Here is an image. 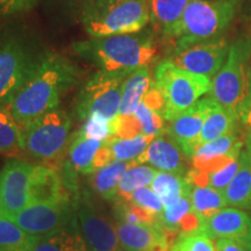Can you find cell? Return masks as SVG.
Segmentation results:
<instances>
[{
	"label": "cell",
	"mask_w": 251,
	"mask_h": 251,
	"mask_svg": "<svg viewBox=\"0 0 251 251\" xmlns=\"http://www.w3.org/2000/svg\"><path fill=\"white\" fill-rule=\"evenodd\" d=\"M78 79V70L65 56L47 52L36 58L23 86L7 106L20 126L57 108L61 97Z\"/></svg>",
	"instance_id": "6da1fadb"
},
{
	"label": "cell",
	"mask_w": 251,
	"mask_h": 251,
	"mask_svg": "<svg viewBox=\"0 0 251 251\" xmlns=\"http://www.w3.org/2000/svg\"><path fill=\"white\" fill-rule=\"evenodd\" d=\"M72 50L99 70L109 72H133L148 67L156 56L152 39L141 31L78 41L72 45Z\"/></svg>",
	"instance_id": "7a4b0ae2"
},
{
	"label": "cell",
	"mask_w": 251,
	"mask_h": 251,
	"mask_svg": "<svg viewBox=\"0 0 251 251\" xmlns=\"http://www.w3.org/2000/svg\"><path fill=\"white\" fill-rule=\"evenodd\" d=\"M20 127L23 153L57 170L70 143V117L57 107Z\"/></svg>",
	"instance_id": "3957f363"
},
{
	"label": "cell",
	"mask_w": 251,
	"mask_h": 251,
	"mask_svg": "<svg viewBox=\"0 0 251 251\" xmlns=\"http://www.w3.org/2000/svg\"><path fill=\"white\" fill-rule=\"evenodd\" d=\"M251 42L238 41L230 46L224 67L211 80L208 97L240 120L243 102L251 93Z\"/></svg>",
	"instance_id": "277c9868"
},
{
	"label": "cell",
	"mask_w": 251,
	"mask_h": 251,
	"mask_svg": "<svg viewBox=\"0 0 251 251\" xmlns=\"http://www.w3.org/2000/svg\"><path fill=\"white\" fill-rule=\"evenodd\" d=\"M235 0H191L174 33L176 48L218 39L233 20Z\"/></svg>",
	"instance_id": "5b68a950"
},
{
	"label": "cell",
	"mask_w": 251,
	"mask_h": 251,
	"mask_svg": "<svg viewBox=\"0 0 251 251\" xmlns=\"http://www.w3.org/2000/svg\"><path fill=\"white\" fill-rule=\"evenodd\" d=\"M149 0H121L83 12L81 23L92 37L140 33L150 23Z\"/></svg>",
	"instance_id": "8992f818"
},
{
	"label": "cell",
	"mask_w": 251,
	"mask_h": 251,
	"mask_svg": "<svg viewBox=\"0 0 251 251\" xmlns=\"http://www.w3.org/2000/svg\"><path fill=\"white\" fill-rule=\"evenodd\" d=\"M155 85L164 97V120L169 121L209 92L211 78L183 70L165 59L156 68Z\"/></svg>",
	"instance_id": "52a82bcc"
},
{
	"label": "cell",
	"mask_w": 251,
	"mask_h": 251,
	"mask_svg": "<svg viewBox=\"0 0 251 251\" xmlns=\"http://www.w3.org/2000/svg\"><path fill=\"white\" fill-rule=\"evenodd\" d=\"M130 72L99 70L78 94L76 112L83 120L99 117L113 121L118 118L122 98V85Z\"/></svg>",
	"instance_id": "ba28073f"
},
{
	"label": "cell",
	"mask_w": 251,
	"mask_h": 251,
	"mask_svg": "<svg viewBox=\"0 0 251 251\" xmlns=\"http://www.w3.org/2000/svg\"><path fill=\"white\" fill-rule=\"evenodd\" d=\"M76 203L31 202L12 220L31 236H46L77 227Z\"/></svg>",
	"instance_id": "9c48e42d"
},
{
	"label": "cell",
	"mask_w": 251,
	"mask_h": 251,
	"mask_svg": "<svg viewBox=\"0 0 251 251\" xmlns=\"http://www.w3.org/2000/svg\"><path fill=\"white\" fill-rule=\"evenodd\" d=\"M36 58L18 37L0 41V103H7L23 86Z\"/></svg>",
	"instance_id": "30bf717a"
},
{
	"label": "cell",
	"mask_w": 251,
	"mask_h": 251,
	"mask_svg": "<svg viewBox=\"0 0 251 251\" xmlns=\"http://www.w3.org/2000/svg\"><path fill=\"white\" fill-rule=\"evenodd\" d=\"M34 165L9 158L0 171V216L13 220L30 203L29 186Z\"/></svg>",
	"instance_id": "8fae6325"
},
{
	"label": "cell",
	"mask_w": 251,
	"mask_h": 251,
	"mask_svg": "<svg viewBox=\"0 0 251 251\" xmlns=\"http://www.w3.org/2000/svg\"><path fill=\"white\" fill-rule=\"evenodd\" d=\"M228 52L229 46L226 40L218 37L183 48H176V51L169 59L183 70L206 77H214L224 67Z\"/></svg>",
	"instance_id": "7c38bea8"
},
{
	"label": "cell",
	"mask_w": 251,
	"mask_h": 251,
	"mask_svg": "<svg viewBox=\"0 0 251 251\" xmlns=\"http://www.w3.org/2000/svg\"><path fill=\"white\" fill-rule=\"evenodd\" d=\"M76 214L80 235L91 251H120L117 228L98 211L87 194L79 198Z\"/></svg>",
	"instance_id": "4fadbf2b"
},
{
	"label": "cell",
	"mask_w": 251,
	"mask_h": 251,
	"mask_svg": "<svg viewBox=\"0 0 251 251\" xmlns=\"http://www.w3.org/2000/svg\"><path fill=\"white\" fill-rule=\"evenodd\" d=\"M216 102L209 97L200 99L177 117L169 120L166 133L177 142L183 152L190 158L199 148V139L203 124Z\"/></svg>",
	"instance_id": "5bb4252c"
},
{
	"label": "cell",
	"mask_w": 251,
	"mask_h": 251,
	"mask_svg": "<svg viewBox=\"0 0 251 251\" xmlns=\"http://www.w3.org/2000/svg\"><path fill=\"white\" fill-rule=\"evenodd\" d=\"M244 141L233 131L201 144L192 156L194 170L211 174L228 163L240 158Z\"/></svg>",
	"instance_id": "9a60e30c"
},
{
	"label": "cell",
	"mask_w": 251,
	"mask_h": 251,
	"mask_svg": "<svg viewBox=\"0 0 251 251\" xmlns=\"http://www.w3.org/2000/svg\"><path fill=\"white\" fill-rule=\"evenodd\" d=\"M119 243L125 251H169L172 241L161 225L117 221Z\"/></svg>",
	"instance_id": "2e32d148"
},
{
	"label": "cell",
	"mask_w": 251,
	"mask_h": 251,
	"mask_svg": "<svg viewBox=\"0 0 251 251\" xmlns=\"http://www.w3.org/2000/svg\"><path fill=\"white\" fill-rule=\"evenodd\" d=\"M200 231L213 238H229L248 248L251 242V216L243 209L225 207L203 221Z\"/></svg>",
	"instance_id": "e0dca14e"
},
{
	"label": "cell",
	"mask_w": 251,
	"mask_h": 251,
	"mask_svg": "<svg viewBox=\"0 0 251 251\" xmlns=\"http://www.w3.org/2000/svg\"><path fill=\"white\" fill-rule=\"evenodd\" d=\"M183 150L177 142L166 133L156 136L142 155L139 157L137 163L149 164L159 171L174 172L185 176L187 170L186 163L184 159Z\"/></svg>",
	"instance_id": "ac0fdd59"
},
{
	"label": "cell",
	"mask_w": 251,
	"mask_h": 251,
	"mask_svg": "<svg viewBox=\"0 0 251 251\" xmlns=\"http://www.w3.org/2000/svg\"><path fill=\"white\" fill-rule=\"evenodd\" d=\"M29 198L31 202H61L76 203L75 198L65 187L62 176L49 166L34 165L30 177Z\"/></svg>",
	"instance_id": "d6986e66"
},
{
	"label": "cell",
	"mask_w": 251,
	"mask_h": 251,
	"mask_svg": "<svg viewBox=\"0 0 251 251\" xmlns=\"http://www.w3.org/2000/svg\"><path fill=\"white\" fill-rule=\"evenodd\" d=\"M227 205L240 209H251V165L246 150L240 155V168L224 191Z\"/></svg>",
	"instance_id": "ffe728a7"
},
{
	"label": "cell",
	"mask_w": 251,
	"mask_h": 251,
	"mask_svg": "<svg viewBox=\"0 0 251 251\" xmlns=\"http://www.w3.org/2000/svg\"><path fill=\"white\" fill-rule=\"evenodd\" d=\"M151 84L152 80L148 67L140 68L130 72L122 85V98L119 115L134 114Z\"/></svg>",
	"instance_id": "44dd1931"
},
{
	"label": "cell",
	"mask_w": 251,
	"mask_h": 251,
	"mask_svg": "<svg viewBox=\"0 0 251 251\" xmlns=\"http://www.w3.org/2000/svg\"><path fill=\"white\" fill-rule=\"evenodd\" d=\"M102 144V141L91 139L78 130L69 143V164L79 174H94L93 162Z\"/></svg>",
	"instance_id": "7402d4cb"
},
{
	"label": "cell",
	"mask_w": 251,
	"mask_h": 251,
	"mask_svg": "<svg viewBox=\"0 0 251 251\" xmlns=\"http://www.w3.org/2000/svg\"><path fill=\"white\" fill-rule=\"evenodd\" d=\"M151 188L161 198L163 206L171 207L183 197H190L191 183L186 176L174 172L157 171L151 183Z\"/></svg>",
	"instance_id": "603a6c76"
},
{
	"label": "cell",
	"mask_w": 251,
	"mask_h": 251,
	"mask_svg": "<svg viewBox=\"0 0 251 251\" xmlns=\"http://www.w3.org/2000/svg\"><path fill=\"white\" fill-rule=\"evenodd\" d=\"M130 162L114 161L97 170L91 177V184L97 193L107 201H115L119 198V186L122 176Z\"/></svg>",
	"instance_id": "cb8c5ba5"
},
{
	"label": "cell",
	"mask_w": 251,
	"mask_h": 251,
	"mask_svg": "<svg viewBox=\"0 0 251 251\" xmlns=\"http://www.w3.org/2000/svg\"><path fill=\"white\" fill-rule=\"evenodd\" d=\"M190 2L191 0H149L150 19L170 37Z\"/></svg>",
	"instance_id": "d4e9b609"
},
{
	"label": "cell",
	"mask_w": 251,
	"mask_h": 251,
	"mask_svg": "<svg viewBox=\"0 0 251 251\" xmlns=\"http://www.w3.org/2000/svg\"><path fill=\"white\" fill-rule=\"evenodd\" d=\"M21 127L7 103H0V155L18 158L23 153Z\"/></svg>",
	"instance_id": "484cf974"
},
{
	"label": "cell",
	"mask_w": 251,
	"mask_h": 251,
	"mask_svg": "<svg viewBox=\"0 0 251 251\" xmlns=\"http://www.w3.org/2000/svg\"><path fill=\"white\" fill-rule=\"evenodd\" d=\"M190 201L192 205V211L201 220L202 224L205 220L227 206L224 192H220L209 185L197 186L191 184Z\"/></svg>",
	"instance_id": "4316f807"
},
{
	"label": "cell",
	"mask_w": 251,
	"mask_h": 251,
	"mask_svg": "<svg viewBox=\"0 0 251 251\" xmlns=\"http://www.w3.org/2000/svg\"><path fill=\"white\" fill-rule=\"evenodd\" d=\"M85 249L87 246L77 226L39 237L31 251H84Z\"/></svg>",
	"instance_id": "83f0119b"
},
{
	"label": "cell",
	"mask_w": 251,
	"mask_h": 251,
	"mask_svg": "<svg viewBox=\"0 0 251 251\" xmlns=\"http://www.w3.org/2000/svg\"><path fill=\"white\" fill-rule=\"evenodd\" d=\"M39 236H31L14 221L0 216V251H31Z\"/></svg>",
	"instance_id": "f1b7e54d"
},
{
	"label": "cell",
	"mask_w": 251,
	"mask_h": 251,
	"mask_svg": "<svg viewBox=\"0 0 251 251\" xmlns=\"http://www.w3.org/2000/svg\"><path fill=\"white\" fill-rule=\"evenodd\" d=\"M237 121L236 118H234L230 113H228L216 103L215 107L212 109L206 119L205 124H203L199 144L201 146V144L209 142V141L219 139V137L225 136L229 133H233L235 131V124Z\"/></svg>",
	"instance_id": "f546056e"
},
{
	"label": "cell",
	"mask_w": 251,
	"mask_h": 251,
	"mask_svg": "<svg viewBox=\"0 0 251 251\" xmlns=\"http://www.w3.org/2000/svg\"><path fill=\"white\" fill-rule=\"evenodd\" d=\"M156 174L157 171L152 169V166L140 164L136 161L130 162L120 181L119 198L128 201L135 190L151 185Z\"/></svg>",
	"instance_id": "4dcf8cb0"
},
{
	"label": "cell",
	"mask_w": 251,
	"mask_h": 251,
	"mask_svg": "<svg viewBox=\"0 0 251 251\" xmlns=\"http://www.w3.org/2000/svg\"><path fill=\"white\" fill-rule=\"evenodd\" d=\"M153 139L155 137L147 136L144 134L131 139H120L113 136L105 143L111 149L114 159L122 162H134L137 161L139 157L146 151Z\"/></svg>",
	"instance_id": "1f68e13d"
},
{
	"label": "cell",
	"mask_w": 251,
	"mask_h": 251,
	"mask_svg": "<svg viewBox=\"0 0 251 251\" xmlns=\"http://www.w3.org/2000/svg\"><path fill=\"white\" fill-rule=\"evenodd\" d=\"M169 251H216L213 238L202 231L179 234Z\"/></svg>",
	"instance_id": "d6a6232c"
},
{
	"label": "cell",
	"mask_w": 251,
	"mask_h": 251,
	"mask_svg": "<svg viewBox=\"0 0 251 251\" xmlns=\"http://www.w3.org/2000/svg\"><path fill=\"white\" fill-rule=\"evenodd\" d=\"M134 114L140 121L141 127H142V134L147 136L156 137L165 133L164 118L157 112L147 107L143 102L140 103Z\"/></svg>",
	"instance_id": "836d02e7"
},
{
	"label": "cell",
	"mask_w": 251,
	"mask_h": 251,
	"mask_svg": "<svg viewBox=\"0 0 251 251\" xmlns=\"http://www.w3.org/2000/svg\"><path fill=\"white\" fill-rule=\"evenodd\" d=\"M128 201L141 207V208L146 209V211L151 213V214L157 216V218L161 216L163 209H164L161 198L157 196L156 192L151 187L148 186L135 190L134 192L131 193Z\"/></svg>",
	"instance_id": "e575fe53"
},
{
	"label": "cell",
	"mask_w": 251,
	"mask_h": 251,
	"mask_svg": "<svg viewBox=\"0 0 251 251\" xmlns=\"http://www.w3.org/2000/svg\"><path fill=\"white\" fill-rule=\"evenodd\" d=\"M80 131L87 137L102 141V142H106V141L114 136L113 121L111 122L102 118L94 117V115L86 119Z\"/></svg>",
	"instance_id": "d590c367"
},
{
	"label": "cell",
	"mask_w": 251,
	"mask_h": 251,
	"mask_svg": "<svg viewBox=\"0 0 251 251\" xmlns=\"http://www.w3.org/2000/svg\"><path fill=\"white\" fill-rule=\"evenodd\" d=\"M238 168H240V158L211 172V174H208V185L220 191V192H224L229 183L233 180L235 175L238 171Z\"/></svg>",
	"instance_id": "8d00e7d4"
},
{
	"label": "cell",
	"mask_w": 251,
	"mask_h": 251,
	"mask_svg": "<svg viewBox=\"0 0 251 251\" xmlns=\"http://www.w3.org/2000/svg\"><path fill=\"white\" fill-rule=\"evenodd\" d=\"M113 129L114 136L120 139H131L142 134V127L135 114L118 115V118L113 120Z\"/></svg>",
	"instance_id": "74e56055"
},
{
	"label": "cell",
	"mask_w": 251,
	"mask_h": 251,
	"mask_svg": "<svg viewBox=\"0 0 251 251\" xmlns=\"http://www.w3.org/2000/svg\"><path fill=\"white\" fill-rule=\"evenodd\" d=\"M142 102L147 107H149L151 111H155L161 114L164 118V112H165V100L164 97L161 91L158 90V87L155 85V83L151 84L148 92L144 94Z\"/></svg>",
	"instance_id": "f35d334b"
},
{
	"label": "cell",
	"mask_w": 251,
	"mask_h": 251,
	"mask_svg": "<svg viewBox=\"0 0 251 251\" xmlns=\"http://www.w3.org/2000/svg\"><path fill=\"white\" fill-rule=\"evenodd\" d=\"M36 2L37 0H0V13L17 14L30 11Z\"/></svg>",
	"instance_id": "ab89813d"
},
{
	"label": "cell",
	"mask_w": 251,
	"mask_h": 251,
	"mask_svg": "<svg viewBox=\"0 0 251 251\" xmlns=\"http://www.w3.org/2000/svg\"><path fill=\"white\" fill-rule=\"evenodd\" d=\"M215 246L216 251H249L244 244L229 238H218Z\"/></svg>",
	"instance_id": "60d3db41"
},
{
	"label": "cell",
	"mask_w": 251,
	"mask_h": 251,
	"mask_svg": "<svg viewBox=\"0 0 251 251\" xmlns=\"http://www.w3.org/2000/svg\"><path fill=\"white\" fill-rule=\"evenodd\" d=\"M240 120L243 122V125L246 126L251 134V93L246 99V101L243 102L242 108H241Z\"/></svg>",
	"instance_id": "b9f144b4"
},
{
	"label": "cell",
	"mask_w": 251,
	"mask_h": 251,
	"mask_svg": "<svg viewBox=\"0 0 251 251\" xmlns=\"http://www.w3.org/2000/svg\"><path fill=\"white\" fill-rule=\"evenodd\" d=\"M100 0H78V2L83 6V11H86L91 7H93L94 5H97Z\"/></svg>",
	"instance_id": "7bdbcfd3"
},
{
	"label": "cell",
	"mask_w": 251,
	"mask_h": 251,
	"mask_svg": "<svg viewBox=\"0 0 251 251\" xmlns=\"http://www.w3.org/2000/svg\"><path fill=\"white\" fill-rule=\"evenodd\" d=\"M118 1H121V0H100L97 5H94L93 7L91 8H97V7H101V6H106V5H109V4H113V2H118ZM89 8V9H91ZM87 11V9H86ZM84 12V11H83Z\"/></svg>",
	"instance_id": "ee69618b"
},
{
	"label": "cell",
	"mask_w": 251,
	"mask_h": 251,
	"mask_svg": "<svg viewBox=\"0 0 251 251\" xmlns=\"http://www.w3.org/2000/svg\"><path fill=\"white\" fill-rule=\"evenodd\" d=\"M246 148H247V153L249 156V161H250V165H251V134L248 135L246 137Z\"/></svg>",
	"instance_id": "f6af8a7d"
},
{
	"label": "cell",
	"mask_w": 251,
	"mask_h": 251,
	"mask_svg": "<svg viewBox=\"0 0 251 251\" xmlns=\"http://www.w3.org/2000/svg\"><path fill=\"white\" fill-rule=\"evenodd\" d=\"M248 249H249V251H251V242L249 243V246H248Z\"/></svg>",
	"instance_id": "bcb514c9"
},
{
	"label": "cell",
	"mask_w": 251,
	"mask_h": 251,
	"mask_svg": "<svg viewBox=\"0 0 251 251\" xmlns=\"http://www.w3.org/2000/svg\"><path fill=\"white\" fill-rule=\"evenodd\" d=\"M84 251H91V250L89 249V248H87V249H85V250H84Z\"/></svg>",
	"instance_id": "7dc6e473"
},
{
	"label": "cell",
	"mask_w": 251,
	"mask_h": 251,
	"mask_svg": "<svg viewBox=\"0 0 251 251\" xmlns=\"http://www.w3.org/2000/svg\"><path fill=\"white\" fill-rule=\"evenodd\" d=\"M120 251H122V250H120ZM124 251H125V250H124Z\"/></svg>",
	"instance_id": "c3c4849f"
}]
</instances>
